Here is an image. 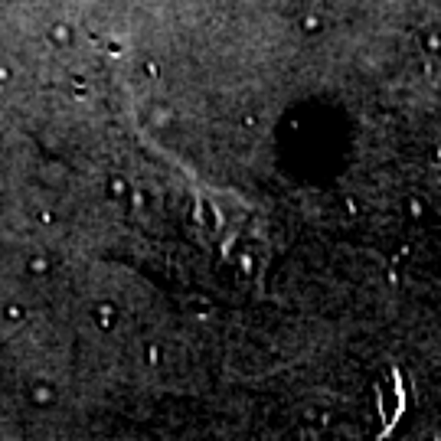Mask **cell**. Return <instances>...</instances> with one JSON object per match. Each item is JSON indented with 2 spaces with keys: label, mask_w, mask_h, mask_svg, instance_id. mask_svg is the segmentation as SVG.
Instances as JSON below:
<instances>
[{
  "label": "cell",
  "mask_w": 441,
  "mask_h": 441,
  "mask_svg": "<svg viewBox=\"0 0 441 441\" xmlns=\"http://www.w3.org/2000/svg\"><path fill=\"white\" fill-rule=\"evenodd\" d=\"M114 320H118V311H114V304H102V307H98V327H102V330H111Z\"/></svg>",
  "instance_id": "obj_1"
},
{
  "label": "cell",
  "mask_w": 441,
  "mask_h": 441,
  "mask_svg": "<svg viewBox=\"0 0 441 441\" xmlns=\"http://www.w3.org/2000/svg\"><path fill=\"white\" fill-rule=\"evenodd\" d=\"M49 40L56 43V46H69V43H72V30H69V26H59V23H56V26L49 30Z\"/></svg>",
  "instance_id": "obj_2"
},
{
  "label": "cell",
  "mask_w": 441,
  "mask_h": 441,
  "mask_svg": "<svg viewBox=\"0 0 441 441\" xmlns=\"http://www.w3.org/2000/svg\"><path fill=\"white\" fill-rule=\"evenodd\" d=\"M108 193H111L114 199H118V196H125V193H128V183L121 180V177H114V180H108Z\"/></svg>",
  "instance_id": "obj_3"
},
{
  "label": "cell",
  "mask_w": 441,
  "mask_h": 441,
  "mask_svg": "<svg viewBox=\"0 0 441 441\" xmlns=\"http://www.w3.org/2000/svg\"><path fill=\"white\" fill-rule=\"evenodd\" d=\"M33 399H36V405H49L52 389H49V386H36V389H33Z\"/></svg>",
  "instance_id": "obj_4"
},
{
  "label": "cell",
  "mask_w": 441,
  "mask_h": 441,
  "mask_svg": "<svg viewBox=\"0 0 441 441\" xmlns=\"http://www.w3.org/2000/svg\"><path fill=\"white\" fill-rule=\"evenodd\" d=\"M46 268H49V261H46V258H30V272L46 275Z\"/></svg>",
  "instance_id": "obj_5"
},
{
  "label": "cell",
  "mask_w": 441,
  "mask_h": 441,
  "mask_svg": "<svg viewBox=\"0 0 441 441\" xmlns=\"http://www.w3.org/2000/svg\"><path fill=\"white\" fill-rule=\"evenodd\" d=\"M304 30H307V33H317V30H320V20H317V17H307V20H304Z\"/></svg>",
  "instance_id": "obj_6"
}]
</instances>
